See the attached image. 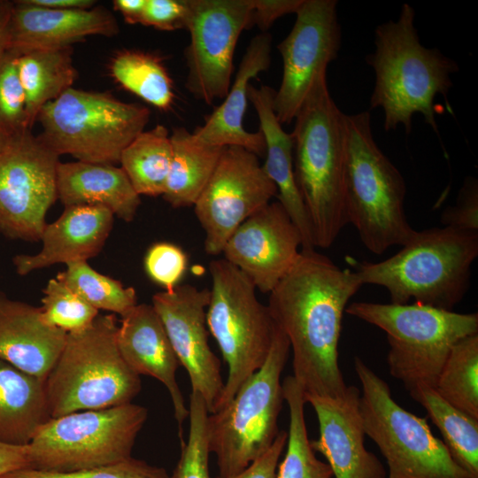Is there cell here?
I'll list each match as a JSON object with an SVG mask.
<instances>
[{
  "label": "cell",
  "instance_id": "b9f144b4",
  "mask_svg": "<svg viewBox=\"0 0 478 478\" xmlns=\"http://www.w3.org/2000/svg\"><path fill=\"white\" fill-rule=\"evenodd\" d=\"M188 0H146L141 24L162 31L185 28Z\"/></svg>",
  "mask_w": 478,
  "mask_h": 478
},
{
  "label": "cell",
  "instance_id": "f35d334b",
  "mask_svg": "<svg viewBox=\"0 0 478 478\" xmlns=\"http://www.w3.org/2000/svg\"><path fill=\"white\" fill-rule=\"evenodd\" d=\"M0 478H170V475L163 467L131 457L111 465L71 472L22 468L6 473Z\"/></svg>",
  "mask_w": 478,
  "mask_h": 478
},
{
  "label": "cell",
  "instance_id": "7c38bea8",
  "mask_svg": "<svg viewBox=\"0 0 478 478\" xmlns=\"http://www.w3.org/2000/svg\"><path fill=\"white\" fill-rule=\"evenodd\" d=\"M147 418L133 403L50 418L27 444L29 468L71 472L126 460Z\"/></svg>",
  "mask_w": 478,
  "mask_h": 478
},
{
  "label": "cell",
  "instance_id": "ee69618b",
  "mask_svg": "<svg viewBox=\"0 0 478 478\" xmlns=\"http://www.w3.org/2000/svg\"><path fill=\"white\" fill-rule=\"evenodd\" d=\"M303 0H251V25H256L265 33L279 18L296 13Z\"/></svg>",
  "mask_w": 478,
  "mask_h": 478
},
{
  "label": "cell",
  "instance_id": "d6986e66",
  "mask_svg": "<svg viewBox=\"0 0 478 478\" xmlns=\"http://www.w3.org/2000/svg\"><path fill=\"white\" fill-rule=\"evenodd\" d=\"M317 416L320 436L310 441L322 454L335 478H386L379 459L365 447V430L359 410L360 390L347 386L340 397L305 395Z\"/></svg>",
  "mask_w": 478,
  "mask_h": 478
},
{
  "label": "cell",
  "instance_id": "1f68e13d",
  "mask_svg": "<svg viewBox=\"0 0 478 478\" xmlns=\"http://www.w3.org/2000/svg\"><path fill=\"white\" fill-rule=\"evenodd\" d=\"M112 77L126 90L162 111L173 104V83L162 58L140 50H123L112 59Z\"/></svg>",
  "mask_w": 478,
  "mask_h": 478
},
{
  "label": "cell",
  "instance_id": "5b68a950",
  "mask_svg": "<svg viewBox=\"0 0 478 478\" xmlns=\"http://www.w3.org/2000/svg\"><path fill=\"white\" fill-rule=\"evenodd\" d=\"M344 212L372 253L405 245L415 233L405 212V181L374 140L369 111L343 116Z\"/></svg>",
  "mask_w": 478,
  "mask_h": 478
},
{
  "label": "cell",
  "instance_id": "e575fe53",
  "mask_svg": "<svg viewBox=\"0 0 478 478\" xmlns=\"http://www.w3.org/2000/svg\"><path fill=\"white\" fill-rule=\"evenodd\" d=\"M56 278L98 311L123 316L137 305L134 288L125 287L120 281L100 274L87 261L66 264V270L59 272Z\"/></svg>",
  "mask_w": 478,
  "mask_h": 478
},
{
  "label": "cell",
  "instance_id": "ab89813d",
  "mask_svg": "<svg viewBox=\"0 0 478 478\" xmlns=\"http://www.w3.org/2000/svg\"><path fill=\"white\" fill-rule=\"evenodd\" d=\"M187 262V256L179 246L162 242L149 248L144 257V268L150 280L170 291L179 285L186 272Z\"/></svg>",
  "mask_w": 478,
  "mask_h": 478
},
{
  "label": "cell",
  "instance_id": "f6af8a7d",
  "mask_svg": "<svg viewBox=\"0 0 478 478\" xmlns=\"http://www.w3.org/2000/svg\"><path fill=\"white\" fill-rule=\"evenodd\" d=\"M28 446L0 443V476L19 469L29 468Z\"/></svg>",
  "mask_w": 478,
  "mask_h": 478
},
{
  "label": "cell",
  "instance_id": "60d3db41",
  "mask_svg": "<svg viewBox=\"0 0 478 478\" xmlns=\"http://www.w3.org/2000/svg\"><path fill=\"white\" fill-rule=\"evenodd\" d=\"M444 227L478 232V181L468 176L459 189L455 205L441 215Z\"/></svg>",
  "mask_w": 478,
  "mask_h": 478
},
{
  "label": "cell",
  "instance_id": "5bb4252c",
  "mask_svg": "<svg viewBox=\"0 0 478 478\" xmlns=\"http://www.w3.org/2000/svg\"><path fill=\"white\" fill-rule=\"evenodd\" d=\"M251 0H188L185 86L208 105L230 89L235 50L243 30L251 26Z\"/></svg>",
  "mask_w": 478,
  "mask_h": 478
},
{
  "label": "cell",
  "instance_id": "8992f818",
  "mask_svg": "<svg viewBox=\"0 0 478 478\" xmlns=\"http://www.w3.org/2000/svg\"><path fill=\"white\" fill-rule=\"evenodd\" d=\"M114 314H98L84 329L67 333L44 381L51 418L132 403L140 375L127 364L116 341Z\"/></svg>",
  "mask_w": 478,
  "mask_h": 478
},
{
  "label": "cell",
  "instance_id": "cb8c5ba5",
  "mask_svg": "<svg viewBox=\"0 0 478 478\" xmlns=\"http://www.w3.org/2000/svg\"><path fill=\"white\" fill-rule=\"evenodd\" d=\"M66 335L42 320L40 307L0 292V359L45 381Z\"/></svg>",
  "mask_w": 478,
  "mask_h": 478
},
{
  "label": "cell",
  "instance_id": "44dd1931",
  "mask_svg": "<svg viewBox=\"0 0 478 478\" xmlns=\"http://www.w3.org/2000/svg\"><path fill=\"white\" fill-rule=\"evenodd\" d=\"M116 341L121 356L137 374L151 376L169 392L181 439L189 408L176 380L180 361L152 305L137 304L121 316Z\"/></svg>",
  "mask_w": 478,
  "mask_h": 478
},
{
  "label": "cell",
  "instance_id": "8d00e7d4",
  "mask_svg": "<svg viewBox=\"0 0 478 478\" xmlns=\"http://www.w3.org/2000/svg\"><path fill=\"white\" fill-rule=\"evenodd\" d=\"M208 410L203 397L195 392L189 396V432L187 443L181 442L179 461L170 478H211L210 450L207 439Z\"/></svg>",
  "mask_w": 478,
  "mask_h": 478
},
{
  "label": "cell",
  "instance_id": "d590c367",
  "mask_svg": "<svg viewBox=\"0 0 478 478\" xmlns=\"http://www.w3.org/2000/svg\"><path fill=\"white\" fill-rule=\"evenodd\" d=\"M42 293V320L66 333L84 329L99 314L98 310L57 278L49 280Z\"/></svg>",
  "mask_w": 478,
  "mask_h": 478
},
{
  "label": "cell",
  "instance_id": "52a82bcc",
  "mask_svg": "<svg viewBox=\"0 0 478 478\" xmlns=\"http://www.w3.org/2000/svg\"><path fill=\"white\" fill-rule=\"evenodd\" d=\"M345 312L387 335L389 371L410 391L435 388L453 345L478 334V314L459 313L419 303L396 305L353 302Z\"/></svg>",
  "mask_w": 478,
  "mask_h": 478
},
{
  "label": "cell",
  "instance_id": "30bf717a",
  "mask_svg": "<svg viewBox=\"0 0 478 478\" xmlns=\"http://www.w3.org/2000/svg\"><path fill=\"white\" fill-rule=\"evenodd\" d=\"M212 279L206 323L228 366V374L217 412L235 395L242 384L265 363L274 338L275 323L256 287L226 259L209 265Z\"/></svg>",
  "mask_w": 478,
  "mask_h": 478
},
{
  "label": "cell",
  "instance_id": "e0dca14e",
  "mask_svg": "<svg viewBox=\"0 0 478 478\" xmlns=\"http://www.w3.org/2000/svg\"><path fill=\"white\" fill-rule=\"evenodd\" d=\"M210 291L189 284L152 297V306L159 316L173 349L186 369L191 392L198 393L212 413L224 384L220 361L208 343L206 310Z\"/></svg>",
  "mask_w": 478,
  "mask_h": 478
},
{
  "label": "cell",
  "instance_id": "9a60e30c",
  "mask_svg": "<svg viewBox=\"0 0 478 478\" xmlns=\"http://www.w3.org/2000/svg\"><path fill=\"white\" fill-rule=\"evenodd\" d=\"M277 193L257 155L242 147H225L210 181L194 204L195 214L205 234V252L212 256L221 254L235 229L268 204Z\"/></svg>",
  "mask_w": 478,
  "mask_h": 478
},
{
  "label": "cell",
  "instance_id": "f1b7e54d",
  "mask_svg": "<svg viewBox=\"0 0 478 478\" xmlns=\"http://www.w3.org/2000/svg\"><path fill=\"white\" fill-rule=\"evenodd\" d=\"M170 137L172 160L162 197L174 208L194 205L225 147L201 143L185 127L173 128Z\"/></svg>",
  "mask_w": 478,
  "mask_h": 478
},
{
  "label": "cell",
  "instance_id": "ffe728a7",
  "mask_svg": "<svg viewBox=\"0 0 478 478\" xmlns=\"http://www.w3.org/2000/svg\"><path fill=\"white\" fill-rule=\"evenodd\" d=\"M114 15L102 6L86 10H57L13 1L7 28V50L20 54L43 49L72 47L88 36L119 33Z\"/></svg>",
  "mask_w": 478,
  "mask_h": 478
},
{
  "label": "cell",
  "instance_id": "4316f807",
  "mask_svg": "<svg viewBox=\"0 0 478 478\" xmlns=\"http://www.w3.org/2000/svg\"><path fill=\"white\" fill-rule=\"evenodd\" d=\"M50 418L44 381L0 359V443L27 445Z\"/></svg>",
  "mask_w": 478,
  "mask_h": 478
},
{
  "label": "cell",
  "instance_id": "9c48e42d",
  "mask_svg": "<svg viewBox=\"0 0 478 478\" xmlns=\"http://www.w3.org/2000/svg\"><path fill=\"white\" fill-rule=\"evenodd\" d=\"M147 107L104 92L70 88L46 104L37 120L40 135L58 155L78 161L116 165L149 121Z\"/></svg>",
  "mask_w": 478,
  "mask_h": 478
},
{
  "label": "cell",
  "instance_id": "d6a6232c",
  "mask_svg": "<svg viewBox=\"0 0 478 478\" xmlns=\"http://www.w3.org/2000/svg\"><path fill=\"white\" fill-rule=\"evenodd\" d=\"M289 413L287 450L278 465L277 478H331L329 465L320 460L308 438L304 391L292 375L281 382Z\"/></svg>",
  "mask_w": 478,
  "mask_h": 478
},
{
  "label": "cell",
  "instance_id": "836d02e7",
  "mask_svg": "<svg viewBox=\"0 0 478 478\" xmlns=\"http://www.w3.org/2000/svg\"><path fill=\"white\" fill-rule=\"evenodd\" d=\"M434 389L449 404L478 419V334L453 345Z\"/></svg>",
  "mask_w": 478,
  "mask_h": 478
},
{
  "label": "cell",
  "instance_id": "ba28073f",
  "mask_svg": "<svg viewBox=\"0 0 478 478\" xmlns=\"http://www.w3.org/2000/svg\"><path fill=\"white\" fill-rule=\"evenodd\" d=\"M289 350L286 335L275 324L263 366L242 384L225 406L208 414V446L216 457L219 477L241 473L274 442L284 402L281 375Z\"/></svg>",
  "mask_w": 478,
  "mask_h": 478
},
{
  "label": "cell",
  "instance_id": "8fae6325",
  "mask_svg": "<svg viewBox=\"0 0 478 478\" xmlns=\"http://www.w3.org/2000/svg\"><path fill=\"white\" fill-rule=\"evenodd\" d=\"M354 370L361 384L359 410L365 434L378 446L389 478H471L459 466L426 418L401 407L388 383L359 357Z\"/></svg>",
  "mask_w": 478,
  "mask_h": 478
},
{
  "label": "cell",
  "instance_id": "c3c4849f",
  "mask_svg": "<svg viewBox=\"0 0 478 478\" xmlns=\"http://www.w3.org/2000/svg\"><path fill=\"white\" fill-rule=\"evenodd\" d=\"M13 1L0 0V58L7 50V28Z\"/></svg>",
  "mask_w": 478,
  "mask_h": 478
},
{
  "label": "cell",
  "instance_id": "74e56055",
  "mask_svg": "<svg viewBox=\"0 0 478 478\" xmlns=\"http://www.w3.org/2000/svg\"><path fill=\"white\" fill-rule=\"evenodd\" d=\"M19 54L7 50L0 58V131L7 135L29 128L17 70Z\"/></svg>",
  "mask_w": 478,
  "mask_h": 478
},
{
  "label": "cell",
  "instance_id": "83f0119b",
  "mask_svg": "<svg viewBox=\"0 0 478 478\" xmlns=\"http://www.w3.org/2000/svg\"><path fill=\"white\" fill-rule=\"evenodd\" d=\"M72 55V47L35 50L19 55L18 76L30 129L46 104L73 88L78 73Z\"/></svg>",
  "mask_w": 478,
  "mask_h": 478
},
{
  "label": "cell",
  "instance_id": "4dcf8cb0",
  "mask_svg": "<svg viewBox=\"0 0 478 478\" xmlns=\"http://www.w3.org/2000/svg\"><path fill=\"white\" fill-rule=\"evenodd\" d=\"M172 153L170 134L163 125L143 131L122 151L120 167L139 196H163Z\"/></svg>",
  "mask_w": 478,
  "mask_h": 478
},
{
  "label": "cell",
  "instance_id": "ac0fdd59",
  "mask_svg": "<svg viewBox=\"0 0 478 478\" xmlns=\"http://www.w3.org/2000/svg\"><path fill=\"white\" fill-rule=\"evenodd\" d=\"M302 236L279 201L244 220L223 248L224 259L263 293H270L296 262Z\"/></svg>",
  "mask_w": 478,
  "mask_h": 478
},
{
  "label": "cell",
  "instance_id": "7a4b0ae2",
  "mask_svg": "<svg viewBox=\"0 0 478 478\" xmlns=\"http://www.w3.org/2000/svg\"><path fill=\"white\" fill-rule=\"evenodd\" d=\"M414 17V9L404 4L397 21L389 20L375 28V50L366 58L375 76L370 109L383 110L387 132L402 125L409 134L413 114L420 113L438 133L435 97L443 96L452 113L448 103L453 85L451 74L459 67L438 49L420 43Z\"/></svg>",
  "mask_w": 478,
  "mask_h": 478
},
{
  "label": "cell",
  "instance_id": "681fc988",
  "mask_svg": "<svg viewBox=\"0 0 478 478\" xmlns=\"http://www.w3.org/2000/svg\"><path fill=\"white\" fill-rule=\"evenodd\" d=\"M8 135L0 131V143L6 138Z\"/></svg>",
  "mask_w": 478,
  "mask_h": 478
},
{
  "label": "cell",
  "instance_id": "d4e9b609",
  "mask_svg": "<svg viewBox=\"0 0 478 478\" xmlns=\"http://www.w3.org/2000/svg\"><path fill=\"white\" fill-rule=\"evenodd\" d=\"M275 90L268 86L249 84L248 99L253 104L259 120V130L266 143V173L277 188L281 203L302 236V249H315L308 214L298 191L294 175L292 134L285 132L273 109Z\"/></svg>",
  "mask_w": 478,
  "mask_h": 478
},
{
  "label": "cell",
  "instance_id": "7402d4cb",
  "mask_svg": "<svg viewBox=\"0 0 478 478\" xmlns=\"http://www.w3.org/2000/svg\"><path fill=\"white\" fill-rule=\"evenodd\" d=\"M113 217L101 205L66 206L58 219L46 224L38 253L12 258L17 274L27 275L51 265L87 261L96 256L111 233Z\"/></svg>",
  "mask_w": 478,
  "mask_h": 478
},
{
  "label": "cell",
  "instance_id": "4fadbf2b",
  "mask_svg": "<svg viewBox=\"0 0 478 478\" xmlns=\"http://www.w3.org/2000/svg\"><path fill=\"white\" fill-rule=\"evenodd\" d=\"M59 156L26 128L0 143V233L38 241L46 214L58 199Z\"/></svg>",
  "mask_w": 478,
  "mask_h": 478
},
{
  "label": "cell",
  "instance_id": "7bdbcfd3",
  "mask_svg": "<svg viewBox=\"0 0 478 478\" xmlns=\"http://www.w3.org/2000/svg\"><path fill=\"white\" fill-rule=\"evenodd\" d=\"M287 439L288 432L280 430L271 447L262 456L241 473L228 478H277L279 460Z\"/></svg>",
  "mask_w": 478,
  "mask_h": 478
},
{
  "label": "cell",
  "instance_id": "7dc6e473",
  "mask_svg": "<svg viewBox=\"0 0 478 478\" xmlns=\"http://www.w3.org/2000/svg\"><path fill=\"white\" fill-rule=\"evenodd\" d=\"M30 4L57 10H86L94 7L93 0H27Z\"/></svg>",
  "mask_w": 478,
  "mask_h": 478
},
{
  "label": "cell",
  "instance_id": "3957f363",
  "mask_svg": "<svg viewBox=\"0 0 478 478\" xmlns=\"http://www.w3.org/2000/svg\"><path fill=\"white\" fill-rule=\"evenodd\" d=\"M344 113L330 96L327 73L318 75L291 133L295 181L310 220L314 245L330 247L347 224L344 212Z\"/></svg>",
  "mask_w": 478,
  "mask_h": 478
},
{
  "label": "cell",
  "instance_id": "277c9868",
  "mask_svg": "<svg viewBox=\"0 0 478 478\" xmlns=\"http://www.w3.org/2000/svg\"><path fill=\"white\" fill-rule=\"evenodd\" d=\"M478 256V232L451 227L415 231L411 240L380 262L351 260L361 283L385 288L390 303H414L452 311L470 285Z\"/></svg>",
  "mask_w": 478,
  "mask_h": 478
},
{
  "label": "cell",
  "instance_id": "484cf974",
  "mask_svg": "<svg viewBox=\"0 0 478 478\" xmlns=\"http://www.w3.org/2000/svg\"><path fill=\"white\" fill-rule=\"evenodd\" d=\"M57 191L65 207L101 205L127 222L133 220L141 204L126 173L115 165L59 162Z\"/></svg>",
  "mask_w": 478,
  "mask_h": 478
},
{
  "label": "cell",
  "instance_id": "f546056e",
  "mask_svg": "<svg viewBox=\"0 0 478 478\" xmlns=\"http://www.w3.org/2000/svg\"><path fill=\"white\" fill-rule=\"evenodd\" d=\"M409 394L439 429L454 462L471 478H478V419L449 404L432 387L420 384Z\"/></svg>",
  "mask_w": 478,
  "mask_h": 478
},
{
  "label": "cell",
  "instance_id": "2e32d148",
  "mask_svg": "<svg viewBox=\"0 0 478 478\" xmlns=\"http://www.w3.org/2000/svg\"><path fill=\"white\" fill-rule=\"evenodd\" d=\"M336 0H303L289 34L277 46L283 71L273 109L279 122L291 123L315 78L327 73L341 48Z\"/></svg>",
  "mask_w": 478,
  "mask_h": 478
},
{
  "label": "cell",
  "instance_id": "603a6c76",
  "mask_svg": "<svg viewBox=\"0 0 478 478\" xmlns=\"http://www.w3.org/2000/svg\"><path fill=\"white\" fill-rule=\"evenodd\" d=\"M271 43L272 36L266 32L251 40L223 103L205 118L203 126L192 132L197 142L220 147L238 146L258 157L266 154L263 134L260 130L248 132L243 126V120L248 104L250 81L270 66Z\"/></svg>",
  "mask_w": 478,
  "mask_h": 478
},
{
  "label": "cell",
  "instance_id": "6da1fadb",
  "mask_svg": "<svg viewBox=\"0 0 478 478\" xmlns=\"http://www.w3.org/2000/svg\"><path fill=\"white\" fill-rule=\"evenodd\" d=\"M363 286L349 268L312 250L300 253L269 293L268 309L292 351L293 377L305 395L340 397L347 385L339 366L343 314Z\"/></svg>",
  "mask_w": 478,
  "mask_h": 478
},
{
  "label": "cell",
  "instance_id": "bcb514c9",
  "mask_svg": "<svg viewBox=\"0 0 478 478\" xmlns=\"http://www.w3.org/2000/svg\"><path fill=\"white\" fill-rule=\"evenodd\" d=\"M146 0H114L113 9L130 25L141 24Z\"/></svg>",
  "mask_w": 478,
  "mask_h": 478
}]
</instances>
